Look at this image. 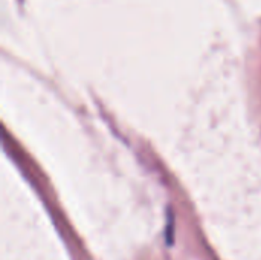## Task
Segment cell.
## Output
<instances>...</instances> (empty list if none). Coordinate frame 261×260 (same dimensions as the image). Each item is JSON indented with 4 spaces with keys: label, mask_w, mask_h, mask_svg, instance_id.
Returning a JSON list of instances; mask_svg holds the SVG:
<instances>
[{
    "label": "cell",
    "mask_w": 261,
    "mask_h": 260,
    "mask_svg": "<svg viewBox=\"0 0 261 260\" xmlns=\"http://www.w3.org/2000/svg\"><path fill=\"white\" fill-rule=\"evenodd\" d=\"M167 245H173L174 242V224H173V215H168V224H167Z\"/></svg>",
    "instance_id": "obj_1"
}]
</instances>
